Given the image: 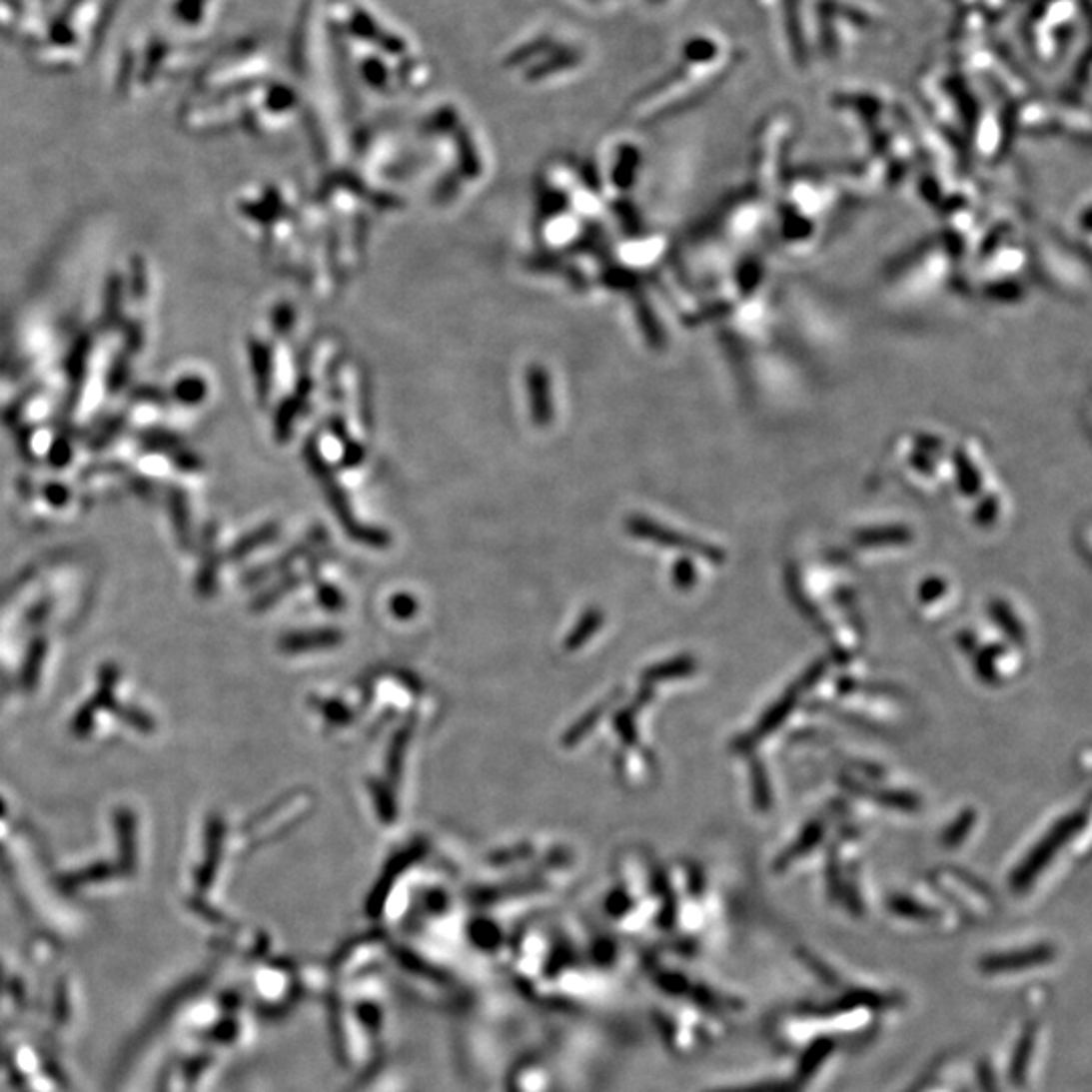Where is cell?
Masks as SVG:
<instances>
[{
    "label": "cell",
    "instance_id": "cell-1",
    "mask_svg": "<svg viewBox=\"0 0 1092 1092\" xmlns=\"http://www.w3.org/2000/svg\"><path fill=\"white\" fill-rule=\"evenodd\" d=\"M1088 823L1086 811H1074L1060 821H1056L1048 833L1040 839V842L1032 848V852L1020 862V866L1010 876V888L1016 892H1026L1034 886L1036 878L1048 868V864L1056 858V854L1070 842L1074 835Z\"/></svg>",
    "mask_w": 1092,
    "mask_h": 1092
},
{
    "label": "cell",
    "instance_id": "cell-2",
    "mask_svg": "<svg viewBox=\"0 0 1092 1092\" xmlns=\"http://www.w3.org/2000/svg\"><path fill=\"white\" fill-rule=\"evenodd\" d=\"M827 669V661L825 659H817L813 661L803 674L797 678V682H793L787 692L771 706L765 710V714L761 716L759 724L754 726L752 730H748L746 734L738 736L734 742H732V748L738 750V752H748L752 750L754 746H757L761 740H765L769 734H773L787 718L789 714L797 708L801 696L811 688L815 686Z\"/></svg>",
    "mask_w": 1092,
    "mask_h": 1092
},
{
    "label": "cell",
    "instance_id": "cell-3",
    "mask_svg": "<svg viewBox=\"0 0 1092 1092\" xmlns=\"http://www.w3.org/2000/svg\"><path fill=\"white\" fill-rule=\"evenodd\" d=\"M1052 959H1054V949L1050 945H1034V947L1018 949V951L991 953L981 959L979 969L987 975L1022 973V971L1042 967Z\"/></svg>",
    "mask_w": 1092,
    "mask_h": 1092
},
{
    "label": "cell",
    "instance_id": "cell-4",
    "mask_svg": "<svg viewBox=\"0 0 1092 1092\" xmlns=\"http://www.w3.org/2000/svg\"><path fill=\"white\" fill-rule=\"evenodd\" d=\"M637 533L643 535V537H651L663 545H669V546H676V548H684V550H690L698 556H704L706 560L714 562V564H722L724 562V552L716 546H710L702 541H696V539H688V537H680L676 533H667V531H661L657 529L655 525H647V523H637Z\"/></svg>",
    "mask_w": 1092,
    "mask_h": 1092
},
{
    "label": "cell",
    "instance_id": "cell-5",
    "mask_svg": "<svg viewBox=\"0 0 1092 1092\" xmlns=\"http://www.w3.org/2000/svg\"><path fill=\"white\" fill-rule=\"evenodd\" d=\"M842 785L850 793L860 795V797H872L874 803H878L882 807H888V809L908 811V813L920 809V797L910 793V791H902V789H868L866 785H860L854 779H842Z\"/></svg>",
    "mask_w": 1092,
    "mask_h": 1092
},
{
    "label": "cell",
    "instance_id": "cell-6",
    "mask_svg": "<svg viewBox=\"0 0 1092 1092\" xmlns=\"http://www.w3.org/2000/svg\"><path fill=\"white\" fill-rule=\"evenodd\" d=\"M825 835V825L821 819H811L809 823H805V827L799 831V835L795 837V842L783 852L777 856L775 860V870L781 872V870H787L793 862L805 858L815 846L821 844V839Z\"/></svg>",
    "mask_w": 1092,
    "mask_h": 1092
},
{
    "label": "cell",
    "instance_id": "cell-7",
    "mask_svg": "<svg viewBox=\"0 0 1092 1092\" xmlns=\"http://www.w3.org/2000/svg\"><path fill=\"white\" fill-rule=\"evenodd\" d=\"M858 546L864 548H882V546H902L912 541V533L904 527H882V529H866L856 533L854 537Z\"/></svg>",
    "mask_w": 1092,
    "mask_h": 1092
},
{
    "label": "cell",
    "instance_id": "cell-8",
    "mask_svg": "<svg viewBox=\"0 0 1092 1092\" xmlns=\"http://www.w3.org/2000/svg\"><path fill=\"white\" fill-rule=\"evenodd\" d=\"M748 773H750V795H752L754 807H757L759 811H769L773 807V789H771V779L765 765L759 759H750Z\"/></svg>",
    "mask_w": 1092,
    "mask_h": 1092
},
{
    "label": "cell",
    "instance_id": "cell-9",
    "mask_svg": "<svg viewBox=\"0 0 1092 1092\" xmlns=\"http://www.w3.org/2000/svg\"><path fill=\"white\" fill-rule=\"evenodd\" d=\"M989 617L997 623V627L1007 635V639L1022 645L1026 641V629L1014 609L1001 599H995L989 603Z\"/></svg>",
    "mask_w": 1092,
    "mask_h": 1092
},
{
    "label": "cell",
    "instance_id": "cell-10",
    "mask_svg": "<svg viewBox=\"0 0 1092 1092\" xmlns=\"http://www.w3.org/2000/svg\"><path fill=\"white\" fill-rule=\"evenodd\" d=\"M531 391H533V413L539 422H548L550 417V393H548V377L541 369H533L531 373Z\"/></svg>",
    "mask_w": 1092,
    "mask_h": 1092
},
{
    "label": "cell",
    "instance_id": "cell-11",
    "mask_svg": "<svg viewBox=\"0 0 1092 1092\" xmlns=\"http://www.w3.org/2000/svg\"><path fill=\"white\" fill-rule=\"evenodd\" d=\"M975 821H977L975 809H971V807H969V809H963V811L949 823V827L943 831V835H941L943 846H945V848H957V846H961V844L965 842V839L969 837V833H971Z\"/></svg>",
    "mask_w": 1092,
    "mask_h": 1092
},
{
    "label": "cell",
    "instance_id": "cell-12",
    "mask_svg": "<svg viewBox=\"0 0 1092 1092\" xmlns=\"http://www.w3.org/2000/svg\"><path fill=\"white\" fill-rule=\"evenodd\" d=\"M1005 651L1003 645H987L983 649H979L975 653V659H973V665H975V674L981 682L993 686L999 682V674H997V657Z\"/></svg>",
    "mask_w": 1092,
    "mask_h": 1092
},
{
    "label": "cell",
    "instance_id": "cell-13",
    "mask_svg": "<svg viewBox=\"0 0 1092 1092\" xmlns=\"http://www.w3.org/2000/svg\"><path fill=\"white\" fill-rule=\"evenodd\" d=\"M888 908L896 914V916H902V918H910V920H933L937 916V910L929 908L927 904H922L910 896H902V894H896L888 900Z\"/></svg>",
    "mask_w": 1092,
    "mask_h": 1092
},
{
    "label": "cell",
    "instance_id": "cell-14",
    "mask_svg": "<svg viewBox=\"0 0 1092 1092\" xmlns=\"http://www.w3.org/2000/svg\"><path fill=\"white\" fill-rule=\"evenodd\" d=\"M945 593H947V582L941 576H929L918 584V599L925 605L939 601Z\"/></svg>",
    "mask_w": 1092,
    "mask_h": 1092
},
{
    "label": "cell",
    "instance_id": "cell-15",
    "mask_svg": "<svg viewBox=\"0 0 1092 1092\" xmlns=\"http://www.w3.org/2000/svg\"><path fill=\"white\" fill-rule=\"evenodd\" d=\"M696 669V661L690 659V657H682V659H676L671 663H665L663 667L657 669V678H680V676H690L694 674Z\"/></svg>",
    "mask_w": 1092,
    "mask_h": 1092
},
{
    "label": "cell",
    "instance_id": "cell-16",
    "mask_svg": "<svg viewBox=\"0 0 1092 1092\" xmlns=\"http://www.w3.org/2000/svg\"><path fill=\"white\" fill-rule=\"evenodd\" d=\"M997 509H999V507H997V500L987 498V500L981 504V507L977 509L975 521H977L979 525H983V527L991 525V523L997 519Z\"/></svg>",
    "mask_w": 1092,
    "mask_h": 1092
},
{
    "label": "cell",
    "instance_id": "cell-17",
    "mask_svg": "<svg viewBox=\"0 0 1092 1092\" xmlns=\"http://www.w3.org/2000/svg\"><path fill=\"white\" fill-rule=\"evenodd\" d=\"M676 582H678L680 586H692V584L696 582V570H694L692 562H688V560L678 562V566H676Z\"/></svg>",
    "mask_w": 1092,
    "mask_h": 1092
},
{
    "label": "cell",
    "instance_id": "cell-18",
    "mask_svg": "<svg viewBox=\"0 0 1092 1092\" xmlns=\"http://www.w3.org/2000/svg\"><path fill=\"white\" fill-rule=\"evenodd\" d=\"M574 3L589 7V11H609L611 7H617L621 0H574Z\"/></svg>",
    "mask_w": 1092,
    "mask_h": 1092
},
{
    "label": "cell",
    "instance_id": "cell-19",
    "mask_svg": "<svg viewBox=\"0 0 1092 1092\" xmlns=\"http://www.w3.org/2000/svg\"><path fill=\"white\" fill-rule=\"evenodd\" d=\"M957 643L965 649V651H973L975 645H977V637L973 631H963L957 635Z\"/></svg>",
    "mask_w": 1092,
    "mask_h": 1092
}]
</instances>
